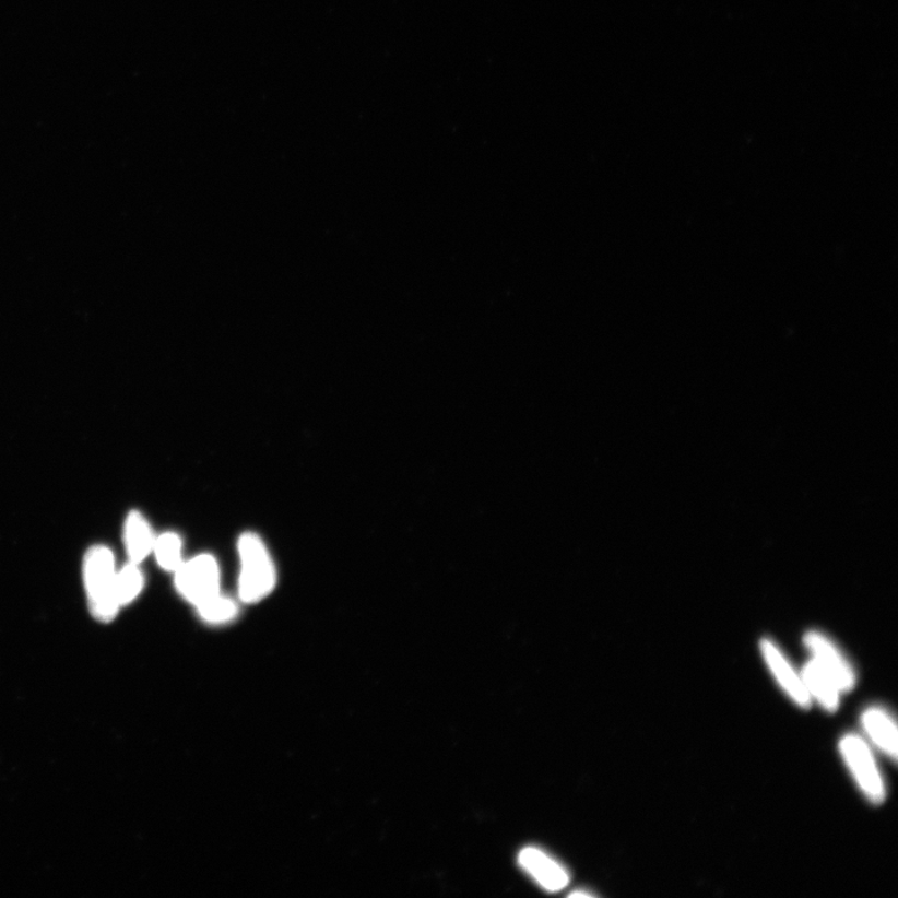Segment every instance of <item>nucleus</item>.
<instances>
[{"label": "nucleus", "instance_id": "obj_6", "mask_svg": "<svg viewBox=\"0 0 898 898\" xmlns=\"http://www.w3.org/2000/svg\"><path fill=\"white\" fill-rule=\"evenodd\" d=\"M761 653L775 680L780 684L782 690L788 694V697L796 706L804 709L810 708L813 700L806 690L803 676L788 662L780 649L771 640L765 639L761 641Z\"/></svg>", "mask_w": 898, "mask_h": 898}, {"label": "nucleus", "instance_id": "obj_9", "mask_svg": "<svg viewBox=\"0 0 898 898\" xmlns=\"http://www.w3.org/2000/svg\"><path fill=\"white\" fill-rule=\"evenodd\" d=\"M862 726L871 741L893 760L897 757V728L894 719L887 711L871 708L861 718Z\"/></svg>", "mask_w": 898, "mask_h": 898}, {"label": "nucleus", "instance_id": "obj_2", "mask_svg": "<svg viewBox=\"0 0 898 898\" xmlns=\"http://www.w3.org/2000/svg\"><path fill=\"white\" fill-rule=\"evenodd\" d=\"M241 575L239 594L245 603H257L267 598L276 583V570L267 545L259 535L245 533L239 541Z\"/></svg>", "mask_w": 898, "mask_h": 898}, {"label": "nucleus", "instance_id": "obj_3", "mask_svg": "<svg viewBox=\"0 0 898 898\" xmlns=\"http://www.w3.org/2000/svg\"><path fill=\"white\" fill-rule=\"evenodd\" d=\"M840 752L864 795L874 804H882L886 788L871 748L859 735L849 734L840 742Z\"/></svg>", "mask_w": 898, "mask_h": 898}, {"label": "nucleus", "instance_id": "obj_10", "mask_svg": "<svg viewBox=\"0 0 898 898\" xmlns=\"http://www.w3.org/2000/svg\"><path fill=\"white\" fill-rule=\"evenodd\" d=\"M126 547L130 562L140 565L154 548V534L142 513L131 512L126 522Z\"/></svg>", "mask_w": 898, "mask_h": 898}, {"label": "nucleus", "instance_id": "obj_5", "mask_svg": "<svg viewBox=\"0 0 898 898\" xmlns=\"http://www.w3.org/2000/svg\"><path fill=\"white\" fill-rule=\"evenodd\" d=\"M805 645L813 655V660L831 676L841 693L853 689L856 684V674L841 651L820 633L810 631L805 637Z\"/></svg>", "mask_w": 898, "mask_h": 898}, {"label": "nucleus", "instance_id": "obj_8", "mask_svg": "<svg viewBox=\"0 0 898 898\" xmlns=\"http://www.w3.org/2000/svg\"><path fill=\"white\" fill-rule=\"evenodd\" d=\"M810 698L815 699L827 711H835L840 706L841 690L815 660H810L801 671Z\"/></svg>", "mask_w": 898, "mask_h": 898}, {"label": "nucleus", "instance_id": "obj_7", "mask_svg": "<svg viewBox=\"0 0 898 898\" xmlns=\"http://www.w3.org/2000/svg\"><path fill=\"white\" fill-rule=\"evenodd\" d=\"M519 865L539 883L544 890L557 893L569 884V875L556 860L540 849L525 848L519 853Z\"/></svg>", "mask_w": 898, "mask_h": 898}, {"label": "nucleus", "instance_id": "obj_12", "mask_svg": "<svg viewBox=\"0 0 898 898\" xmlns=\"http://www.w3.org/2000/svg\"><path fill=\"white\" fill-rule=\"evenodd\" d=\"M153 552L158 565L165 570L175 571L182 565V542L175 533H165L155 539Z\"/></svg>", "mask_w": 898, "mask_h": 898}, {"label": "nucleus", "instance_id": "obj_11", "mask_svg": "<svg viewBox=\"0 0 898 898\" xmlns=\"http://www.w3.org/2000/svg\"><path fill=\"white\" fill-rule=\"evenodd\" d=\"M137 563L130 562L128 566L117 574V596L120 606H125L135 601L144 587V576Z\"/></svg>", "mask_w": 898, "mask_h": 898}, {"label": "nucleus", "instance_id": "obj_1", "mask_svg": "<svg viewBox=\"0 0 898 898\" xmlns=\"http://www.w3.org/2000/svg\"><path fill=\"white\" fill-rule=\"evenodd\" d=\"M116 560L110 550L93 547L84 559V583L91 612L95 619L110 622L116 618L120 604L117 596Z\"/></svg>", "mask_w": 898, "mask_h": 898}, {"label": "nucleus", "instance_id": "obj_13", "mask_svg": "<svg viewBox=\"0 0 898 898\" xmlns=\"http://www.w3.org/2000/svg\"><path fill=\"white\" fill-rule=\"evenodd\" d=\"M202 619L211 624L231 622L237 615V605L232 599L218 594L197 606Z\"/></svg>", "mask_w": 898, "mask_h": 898}, {"label": "nucleus", "instance_id": "obj_4", "mask_svg": "<svg viewBox=\"0 0 898 898\" xmlns=\"http://www.w3.org/2000/svg\"><path fill=\"white\" fill-rule=\"evenodd\" d=\"M180 594L193 605H200L220 594V569L209 554H201L175 570Z\"/></svg>", "mask_w": 898, "mask_h": 898}]
</instances>
